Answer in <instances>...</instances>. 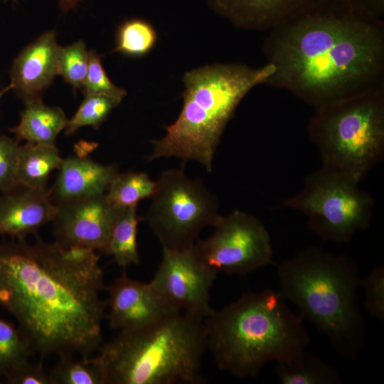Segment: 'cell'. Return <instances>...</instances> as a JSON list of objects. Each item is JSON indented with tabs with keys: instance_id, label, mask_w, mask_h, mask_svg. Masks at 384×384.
<instances>
[{
	"instance_id": "1",
	"label": "cell",
	"mask_w": 384,
	"mask_h": 384,
	"mask_svg": "<svg viewBox=\"0 0 384 384\" xmlns=\"http://www.w3.org/2000/svg\"><path fill=\"white\" fill-rule=\"evenodd\" d=\"M95 251L38 239L0 243V306L40 357L89 358L102 341L104 273Z\"/></svg>"
},
{
	"instance_id": "2",
	"label": "cell",
	"mask_w": 384,
	"mask_h": 384,
	"mask_svg": "<svg viewBox=\"0 0 384 384\" xmlns=\"http://www.w3.org/2000/svg\"><path fill=\"white\" fill-rule=\"evenodd\" d=\"M265 84L316 109L384 88V23L353 0H318L270 30Z\"/></svg>"
},
{
	"instance_id": "3",
	"label": "cell",
	"mask_w": 384,
	"mask_h": 384,
	"mask_svg": "<svg viewBox=\"0 0 384 384\" xmlns=\"http://www.w3.org/2000/svg\"><path fill=\"white\" fill-rule=\"evenodd\" d=\"M204 326L218 367L241 378L257 377L267 363L287 360L310 342L304 319L270 289L248 292L213 309Z\"/></svg>"
},
{
	"instance_id": "4",
	"label": "cell",
	"mask_w": 384,
	"mask_h": 384,
	"mask_svg": "<svg viewBox=\"0 0 384 384\" xmlns=\"http://www.w3.org/2000/svg\"><path fill=\"white\" fill-rule=\"evenodd\" d=\"M278 294L295 304L343 358L356 362L366 325L358 304L360 273L356 263L309 247L277 266Z\"/></svg>"
},
{
	"instance_id": "5",
	"label": "cell",
	"mask_w": 384,
	"mask_h": 384,
	"mask_svg": "<svg viewBox=\"0 0 384 384\" xmlns=\"http://www.w3.org/2000/svg\"><path fill=\"white\" fill-rule=\"evenodd\" d=\"M270 63L260 68L244 64H216L187 72L183 78L181 111L165 135L152 142L149 160L176 157L186 164L193 161L207 172L223 132L245 95L266 82L274 73Z\"/></svg>"
},
{
	"instance_id": "6",
	"label": "cell",
	"mask_w": 384,
	"mask_h": 384,
	"mask_svg": "<svg viewBox=\"0 0 384 384\" xmlns=\"http://www.w3.org/2000/svg\"><path fill=\"white\" fill-rule=\"evenodd\" d=\"M206 347L203 317L180 311L119 331L95 358L105 384H198Z\"/></svg>"
},
{
	"instance_id": "7",
	"label": "cell",
	"mask_w": 384,
	"mask_h": 384,
	"mask_svg": "<svg viewBox=\"0 0 384 384\" xmlns=\"http://www.w3.org/2000/svg\"><path fill=\"white\" fill-rule=\"evenodd\" d=\"M307 131L323 166L361 181L384 151V88L315 110Z\"/></svg>"
},
{
	"instance_id": "8",
	"label": "cell",
	"mask_w": 384,
	"mask_h": 384,
	"mask_svg": "<svg viewBox=\"0 0 384 384\" xmlns=\"http://www.w3.org/2000/svg\"><path fill=\"white\" fill-rule=\"evenodd\" d=\"M360 181L323 166L307 176L302 190L277 208H292L308 218L309 228L324 240L347 242L369 226L373 201Z\"/></svg>"
},
{
	"instance_id": "9",
	"label": "cell",
	"mask_w": 384,
	"mask_h": 384,
	"mask_svg": "<svg viewBox=\"0 0 384 384\" xmlns=\"http://www.w3.org/2000/svg\"><path fill=\"white\" fill-rule=\"evenodd\" d=\"M181 167L163 171L144 217L162 248L192 247L201 230L220 217L217 196L201 178H191Z\"/></svg>"
},
{
	"instance_id": "10",
	"label": "cell",
	"mask_w": 384,
	"mask_h": 384,
	"mask_svg": "<svg viewBox=\"0 0 384 384\" xmlns=\"http://www.w3.org/2000/svg\"><path fill=\"white\" fill-rule=\"evenodd\" d=\"M208 238L198 239L193 248L217 272L246 274L272 262L270 234L254 215L235 210L220 215Z\"/></svg>"
},
{
	"instance_id": "11",
	"label": "cell",
	"mask_w": 384,
	"mask_h": 384,
	"mask_svg": "<svg viewBox=\"0 0 384 384\" xmlns=\"http://www.w3.org/2000/svg\"><path fill=\"white\" fill-rule=\"evenodd\" d=\"M218 272L204 262L193 246L178 250L162 248V257L151 283L181 311L208 316L213 311L210 290Z\"/></svg>"
},
{
	"instance_id": "12",
	"label": "cell",
	"mask_w": 384,
	"mask_h": 384,
	"mask_svg": "<svg viewBox=\"0 0 384 384\" xmlns=\"http://www.w3.org/2000/svg\"><path fill=\"white\" fill-rule=\"evenodd\" d=\"M122 208L105 193L57 205L52 220L55 242L106 254L110 238Z\"/></svg>"
},
{
	"instance_id": "13",
	"label": "cell",
	"mask_w": 384,
	"mask_h": 384,
	"mask_svg": "<svg viewBox=\"0 0 384 384\" xmlns=\"http://www.w3.org/2000/svg\"><path fill=\"white\" fill-rule=\"evenodd\" d=\"M105 290L108 311L105 315L112 329L127 331L143 328L181 311L155 289L150 282L129 278L125 272Z\"/></svg>"
},
{
	"instance_id": "14",
	"label": "cell",
	"mask_w": 384,
	"mask_h": 384,
	"mask_svg": "<svg viewBox=\"0 0 384 384\" xmlns=\"http://www.w3.org/2000/svg\"><path fill=\"white\" fill-rule=\"evenodd\" d=\"M56 211L50 189L18 185L0 196V235L25 240L52 221Z\"/></svg>"
},
{
	"instance_id": "15",
	"label": "cell",
	"mask_w": 384,
	"mask_h": 384,
	"mask_svg": "<svg viewBox=\"0 0 384 384\" xmlns=\"http://www.w3.org/2000/svg\"><path fill=\"white\" fill-rule=\"evenodd\" d=\"M58 48L55 32L48 31L30 43L14 60L10 84L25 102L41 98V92L58 75Z\"/></svg>"
},
{
	"instance_id": "16",
	"label": "cell",
	"mask_w": 384,
	"mask_h": 384,
	"mask_svg": "<svg viewBox=\"0 0 384 384\" xmlns=\"http://www.w3.org/2000/svg\"><path fill=\"white\" fill-rule=\"evenodd\" d=\"M50 189L56 205L105 193L119 173L115 165H103L77 156L63 159Z\"/></svg>"
},
{
	"instance_id": "17",
	"label": "cell",
	"mask_w": 384,
	"mask_h": 384,
	"mask_svg": "<svg viewBox=\"0 0 384 384\" xmlns=\"http://www.w3.org/2000/svg\"><path fill=\"white\" fill-rule=\"evenodd\" d=\"M318 0H210L212 7L238 27L271 30Z\"/></svg>"
},
{
	"instance_id": "18",
	"label": "cell",
	"mask_w": 384,
	"mask_h": 384,
	"mask_svg": "<svg viewBox=\"0 0 384 384\" xmlns=\"http://www.w3.org/2000/svg\"><path fill=\"white\" fill-rule=\"evenodd\" d=\"M18 125L11 128L18 142L55 144L56 137L65 129L68 119L58 107L43 104L41 98L25 102Z\"/></svg>"
},
{
	"instance_id": "19",
	"label": "cell",
	"mask_w": 384,
	"mask_h": 384,
	"mask_svg": "<svg viewBox=\"0 0 384 384\" xmlns=\"http://www.w3.org/2000/svg\"><path fill=\"white\" fill-rule=\"evenodd\" d=\"M62 159L55 144L27 142L19 145L18 184L31 188H46L51 172L59 169Z\"/></svg>"
},
{
	"instance_id": "20",
	"label": "cell",
	"mask_w": 384,
	"mask_h": 384,
	"mask_svg": "<svg viewBox=\"0 0 384 384\" xmlns=\"http://www.w3.org/2000/svg\"><path fill=\"white\" fill-rule=\"evenodd\" d=\"M276 374L282 384H340L337 370L305 350L277 362Z\"/></svg>"
},
{
	"instance_id": "21",
	"label": "cell",
	"mask_w": 384,
	"mask_h": 384,
	"mask_svg": "<svg viewBox=\"0 0 384 384\" xmlns=\"http://www.w3.org/2000/svg\"><path fill=\"white\" fill-rule=\"evenodd\" d=\"M139 220L137 206L127 207L122 209L113 227L105 255L112 256L122 268L139 263L137 240Z\"/></svg>"
},
{
	"instance_id": "22",
	"label": "cell",
	"mask_w": 384,
	"mask_h": 384,
	"mask_svg": "<svg viewBox=\"0 0 384 384\" xmlns=\"http://www.w3.org/2000/svg\"><path fill=\"white\" fill-rule=\"evenodd\" d=\"M156 185V181H152L146 173H119L110 183L105 194L108 200L119 208L137 206L140 201L151 197Z\"/></svg>"
},
{
	"instance_id": "23",
	"label": "cell",
	"mask_w": 384,
	"mask_h": 384,
	"mask_svg": "<svg viewBox=\"0 0 384 384\" xmlns=\"http://www.w3.org/2000/svg\"><path fill=\"white\" fill-rule=\"evenodd\" d=\"M33 353L28 339L18 327L0 317V383Z\"/></svg>"
},
{
	"instance_id": "24",
	"label": "cell",
	"mask_w": 384,
	"mask_h": 384,
	"mask_svg": "<svg viewBox=\"0 0 384 384\" xmlns=\"http://www.w3.org/2000/svg\"><path fill=\"white\" fill-rule=\"evenodd\" d=\"M49 375L52 384H105L103 373L95 356L79 360L74 356L59 358Z\"/></svg>"
},
{
	"instance_id": "25",
	"label": "cell",
	"mask_w": 384,
	"mask_h": 384,
	"mask_svg": "<svg viewBox=\"0 0 384 384\" xmlns=\"http://www.w3.org/2000/svg\"><path fill=\"white\" fill-rule=\"evenodd\" d=\"M156 39V31L149 22L141 18L129 19L119 27L114 50L140 57L151 50Z\"/></svg>"
},
{
	"instance_id": "26",
	"label": "cell",
	"mask_w": 384,
	"mask_h": 384,
	"mask_svg": "<svg viewBox=\"0 0 384 384\" xmlns=\"http://www.w3.org/2000/svg\"><path fill=\"white\" fill-rule=\"evenodd\" d=\"M121 101L120 98L104 95H85L75 114L68 121L65 134H72L85 126L98 129Z\"/></svg>"
},
{
	"instance_id": "27",
	"label": "cell",
	"mask_w": 384,
	"mask_h": 384,
	"mask_svg": "<svg viewBox=\"0 0 384 384\" xmlns=\"http://www.w3.org/2000/svg\"><path fill=\"white\" fill-rule=\"evenodd\" d=\"M89 52L83 41L60 47L57 54L58 74L74 88L83 86L88 68Z\"/></svg>"
},
{
	"instance_id": "28",
	"label": "cell",
	"mask_w": 384,
	"mask_h": 384,
	"mask_svg": "<svg viewBox=\"0 0 384 384\" xmlns=\"http://www.w3.org/2000/svg\"><path fill=\"white\" fill-rule=\"evenodd\" d=\"M85 95H104L122 100L126 92L115 86L104 70L100 57L94 50L89 52L87 76L82 86Z\"/></svg>"
},
{
	"instance_id": "29",
	"label": "cell",
	"mask_w": 384,
	"mask_h": 384,
	"mask_svg": "<svg viewBox=\"0 0 384 384\" xmlns=\"http://www.w3.org/2000/svg\"><path fill=\"white\" fill-rule=\"evenodd\" d=\"M360 286L364 290L363 306L373 317L384 320V266L379 265L366 277L361 278Z\"/></svg>"
},
{
	"instance_id": "30",
	"label": "cell",
	"mask_w": 384,
	"mask_h": 384,
	"mask_svg": "<svg viewBox=\"0 0 384 384\" xmlns=\"http://www.w3.org/2000/svg\"><path fill=\"white\" fill-rule=\"evenodd\" d=\"M19 144L17 140L0 135V191H9L19 184L17 178Z\"/></svg>"
},
{
	"instance_id": "31",
	"label": "cell",
	"mask_w": 384,
	"mask_h": 384,
	"mask_svg": "<svg viewBox=\"0 0 384 384\" xmlns=\"http://www.w3.org/2000/svg\"><path fill=\"white\" fill-rule=\"evenodd\" d=\"M43 359L40 357L36 361H26L3 381L7 384H52L49 373L45 370Z\"/></svg>"
},
{
	"instance_id": "32",
	"label": "cell",
	"mask_w": 384,
	"mask_h": 384,
	"mask_svg": "<svg viewBox=\"0 0 384 384\" xmlns=\"http://www.w3.org/2000/svg\"><path fill=\"white\" fill-rule=\"evenodd\" d=\"M361 6L375 14L382 17L384 15V0H353Z\"/></svg>"
},
{
	"instance_id": "33",
	"label": "cell",
	"mask_w": 384,
	"mask_h": 384,
	"mask_svg": "<svg viewBox=\"0 0 384 384\" xmlns=\"http://www.w3.org/2000/svg\"><path fill=\"white\" fill-rule=\"evenodd\" d=\"M81 0H60L59 5L62 10L67 11L75 9Z\"/></svg>"
},
{
	"instance_id": "34",
	"label": "cell",
	"mask_w": 384,
	"mask_h": 384,
	"mask_svg": "<svg viewBox=\"0 0 384 384\" xmlns=\"http://www.w3.org/2000/svg\"><path fill=\"white\" fill-rule=\"evenodd\" d=\"M11 89H12V85L11 84L9 86L6 87L4 89H3L0 92V99L4 95V94H5L7 91H9V90H10Z\"/></svg>"
}]
</instances>
